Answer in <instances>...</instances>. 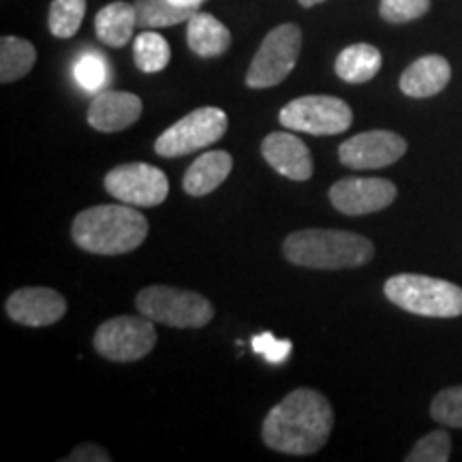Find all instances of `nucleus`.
<instances>
[{
    "instance_id": "2eb2a0df",
    "label": "nucleus",
    "mask_w": 462,
    "mask_h": 462,
    "mask_svg": "<svg viewBox=\"0 0 462 462\" xmlns=\"http://www.w3.org/2000/svg\"><path fill=\"white\" fill-rule=\"evenodd\" d=\"M143 103L137 95L125 90H103L88 107V125L101 133H118L140 120Z\"/></svg>"
},
{
    "instance_id": "423d86ee",
    "label": "nucleus",
    "mask_w": 462,
    "mask_h": 462,
    "mask_svg": "<svg viewBox=\"0 0 462 462\" xmlns=\"http://www.w3.org/2000/svg\"><path fill=\"white\" fill-rule=\"evenodd\" d=\"M302 50V31L296 24H281L265 34L246 71L248 88H273L289 78Z\"/></svg>"
},
{
    "instance_id": "a878e982",
    "label": "nucleus",
    "mask_w": 462,
    "mask_h": 462,
    "mask_svg": "<svg viewBox=\"0 0 462 462\" xmlns=\"http://www.w3.org/2000/svg\"><path fill=\"white\" fill-rule=\"evenodd\" d=\"M430 415L439 424L462 429V385L439 392L430 402Z\"/></svg>"
},
{
    "instance_id": "dca6fc26",
    "label": "nucleus",
    "mask_w": 462,
    "mask_h": 462,
    "mask_svg": "<svg viewBox=\"0 0 462 462\" xmlns=\"http://www.w3.org/2000/svg\"><path fill=\"white\" fill-rule=\"evenodd\" d=\"M449 79H452V67H449L448 58L429 54L418 58L404 69L398 86H401L402 95L411 97V99H429V97L446 90Z\"/></svg>"
},
{
    "instance_id": "4468645a",
    "label": "nucleus",
    "mask_w": 462,
    "mask_h": 462,
    "mask_svg": "<svg viewBox=\"0 0 462 462\" xmlns=\"http://www.w3.org/2000/svg\"><path fill=\"white\" fill-rule=\"evenodd\" d=\"M265 163L289 180L306 182L313 176V157L306 143L289 131H274L262 142Z\"/></svg>"
},
{
    "instance_id": "f3484780",
    "label": "nucleus",
    "mask_w": 462,
    "mask_h": 462,
    "mask_svg": "<svg viewBox=\"0 0 462 462\" xmlns=\"http://www.w3.org/2000/svg\"><path fill=\"white\" fill-rule=\"evenodd\" d=\"M231 170H234V159L229 152L210 150L190 163L187 173H184L182 187L190 198H204L227 180Z\"/></svg>"
},
{
    "instance_id": "f03ea898",
    "label": "nucleus",
    "mask_w": 462,
    "mask_h": 462,
    "mask_svg": "<svg viewBox=\"0 0 462 462\" xmlns=\"http://www.w3.org/2000/svg\"><path fill=\"white\" fill-rule=\"evenodd\" d=\"M71 238L95 255H125L148 238V218L129 204L92 206L73 218Z\"/></svg>"
},
{
    "instance_id": "6e6552de",
    "label": "nucleus",
    "mask_w": 462,
    "mask_h": 462,
    "mask_svg": "<svg viewBox=\"0 0 462 462\" xmlns=\"http://www.w3.org/2000/svg\"><path fill=\"white\" fill-rule=\"evenodd\" d=\"M92 345L97 354L109 362H137L154 349L157 330L148 317L120 315L97 328Z\"/></svg>"
},
{
    "instance_id": "20e7f679",
    "label": "nucleus",
    "mask_w": 462,
    "mask_h": 462,
    "mask_svg": "<svg viewBox=\"0 0 462 462\" xmlns=\"http://www.w3.org/2000/svg\"><path fill=\"white\" fill-rule=\"evenodd\" d=\"M385 298L420 317L452 319L462 315V287L424 274H396L385 281Z\"/></svg>"
},
{
    "instance_id": "393cba45",
    "label": "nucleus",
    "mask_w": 462,
    "mask_h": 462,
    "mask_svg": "<svg viewBox=\"0 0 462 462\" xmlns=\"http://www.w3.org/2000/svg\"><path fill=\"white\" fill-rule=\"evenodd\" d=\"M452 454V439L446 430H432L415 443L407 462H448Z\"/></svg>"
},
{
    "instance_id": "a211bd4d",
    "label": "nucleus",
    "mask_w": 462,
    "mask_h": 462,
    "mask_svg": "<svg viewBox=\"0 0 462 462\" xmlns=\"http://www.w3.org/2000/svg\"><path fill=\"white\" fill-rule=\"evenodd\" d=\"M187 43L199 58H218L229 50L231 32L215 15L198 11L187 22Z\"/></svg>"
},
{
    "instance_id": "bb28decb",
    "label": "nucleus",
    "mask_w": 462,
    "mask_h": 462,
    "mask_svg": "<svg viewBox=\"0 0 462 462\" xmlns=\"http://www.w3.org/2000/svg\"><path fill=\"white\" fill-rule=\"evenodd\" d=\"M107 73L109 67L99 51H88V54L79 56V60L75 62V79H78V84L86 92L101 90L103 84L107 82Z\"/></svg>"
},
{
    "instance_id": "412c9836",
    "label": "nucleus",
    "mask_w": 462,
    "mask_h": 462,
    "mask_svg": "<svg viewBox=\"0 0 462 462\" xmlns=\"http://www.w3.org/2000/svg\"><path fill=\"white\" fill-rule=\"evenodd\" d=\"M37 60V50L31 42L20 37L0 39V82L11 84L31 73Z\"/></svg>"
},
{
    "instance_id": "9d476101",
    "label": "nucleus",
    "mask_w": 462,
    "mask_h": 462,
    "mask_svg": "<svg viewBox=\"0 0 462 462\" xmlns=\"http://www.w3.org/2000/svg\"><path fill=\"white\" fill-rule=\"evenodd\" d=\"M106 190L123 204L135 208L161 206L170 195V180L159 167L125 163L106 176Z\"/></svg>"
},
{
    "instance_id": "f8f14e48",
    "label": "nucleus",
    "mask_w": 462,
    "mask_h": 462,
    "mask_svg": "<svg viewBox=\"0 0 462 462\" xmlns=\"http://www.w3.org/2000/svg\"><path fill=\"white\" fill-rule=\"evenodd\" d=\"M396 184L385 178H343L330 189V201L349 217L373 215L394 204Z\"/></svg>"
},
{
    "instance_id": "cd10ccee",
    "label": "nucleus",
    "mask_w": 462,
    "mask_h": 462,
    "mask_svg": "<svg viewBox=\"0 0 462 462\" xmlns=\"http://www.w3.org/2000/svg\"><path fill=\"white\" fill-rule=\"evenodd\" d=\"M430 0H381L379 15L388 24H407L429 14Z\"/></svg>"
},
{
    "instance_id": "9b49d317",
    "label": "nucleus",
    "mask_w": 462,
    "mask_h": 462,
    "mask_svg": "<svg viewBox=\"0 0 462 462\" xmlns=\"http://www.w3.org/2000/svg\"><path fill=\"white\" fill-rule=\"evenodd\" d=\"M407 152V140L392 131H366L340 143V163L351 170H381L394 165Z\"/></svg>"
},
{
    "instance_id": "6ab92c4d",
    "label": "nucleus",
    "mask_w": 462,
    "mask_h": 462,
    "mask_svg": "<svg viewBox=\"0 0 462 462\" xmlns=\"http://www.w3.org/2000/svg\"><path fill=\"white\" fill-rule=\"evenodd\" d=\"M137 26L135 7L129 3H109L95 17V32L101 43L109 48H125L131 42L133 31Z\"/></svg>"
},
{
    "instance_id": "b1692460",
    "label": "nucleus",
    "mask_w": 462,
    "mask_h": 462,
    "mask_svg": "<svg viewBox=\"0 0 462 462\" xmlns=\"http://www.w3.org/2000/svg\"><path fill=\"white\" fill-rule=\"evenodd\" d=\"M86 15V0H51L48 26L56 39H71L78 34Z\"/></svg>"
},
{
    "instance_id": "7ed1b4c3",
    "label": "nucleus",
    "mask_w": 462,
    "mask_h": 462,
    "mask_svg": "<svg viewBox=\"0 0 462 462\" xmlns=\"http://www.w3.org/2000/svg\"><path fill=\"white\" fill-rule=\"evenodd\" d=\"M287 262L310 270H351L374 257V245L345 229H300L282 245Z\"/></svg>"
},
{
    "instance_id": "ddd939ff",
    "label": "nucleus",
    "mask_w": 462,
    "mask_h": 462,
    "mask_svg": "<svg viewBox=\"0 0 462 462\" xmlns=\"http://www.w3.org/2000/svg\"><path fill=\"white\" fill-rule=\"evenodd\" d=\"M9 319L28 328L58 323L67 313V300L50 287H24L11 293L5 302Z\"/></svg>"
},
{
    "instance_id": "4be33fe9",
    "label": "nucleus",
    "mask_w": 462,
    "mask_h": 462,
    "mask_svg": "<svg viewBox=\"0 0 462 462\" xmlns=\"http://www.w3.org/2000/svg\"><path fill=\"white\" fill-rule=\"evenodd\" d=\"M137 15V26L148 31V28H170L189 22L198 11L184 9L173 5L171 0H135L133 3Z\"/></svg>"
},
{
    "instance_id": "5701e85b",
    "label": "nucleus",
    "mask_w": 462,
    "mask_h": 462,
    "mask_svg": "<svg viewBox=\"0 0 462 462\" xmlns=\"http://www.w3.org/2000/svg\"><path fill=\"white\" fill-rule=\"evenodd\" d=\"M133 58H135V67L142 73H161L170 65V43L159 32L143 31L133 42Z\"/></svg>"
},
{
    "instance_id": "7c9ffc66",
    "label": "nucleus",
    "mask_w": 462,
    "mask_h": 462,
    "mask_svg": "<svg viewBox=\"0 0 462 462\" xmlns=\"http://www.w3.org/2000/svg\"><path fill=\"white\" fill-rule=\"evenodd\" d=\"M173 5H178V7H184V9H195L198 11L201 5L206 3V0H171Z\"/></svg>"
},
{
    "instance_id": "c85d7f7f",
    "label": "nucleus",
    "mask_w": 462,
    "mask_h": 462,
    "mask_svg": "<svg viewBox=\"0 0 462 462\" xmlns=\"http://www.w3.org/2000/svg\"><path fill=\"white\" fill-rule=\"evenodd\" d=\"M253 349H255V354H262L270 364H282L289 357L291 343L289 340H276L270 332H263L253 338Z\"/></svg>"
},
{
    "instance_id": "f257e3e1",
    "label": "nucleus",
    "mask_w": 462,
    "mask_h": 462,
    "mask_svg": "<svg viewBox=\"0 0 462 462\" xmlns=\"http://www.w3.org/2000/svg\"><path fill=\"white\" fill-rule=\"evenodd\" d=\"M334 429V409L321 392L293 390L270 409L262 426V439L270 449L289 456L317 454Z\"/></svg>"
},
{
    "instance_id": "1a4fd4ad",
    "label": "nucleus",
    "mask_w": 462,
    "mask_h": 462,
    "mask_svg": "<svg viewBox=\"0 0 462 462\" xmlns=\"http://www.w3.org/2000/svg\"><path fill=\"white\" fill-rule=\"evenodd\" d=\"M279 120L285 129L309 135H338L354 125V112L338 97L309 95L289 101Z\"/></svg>"
},
{
    "instance_id": "aec40b11",
    "label": "nucleus",
    "mask_w": 462,
    "mask_h": 462,
    "mask_svg": "<svg viewBox=\"0 0 462 462\" xmlns=\"http://www.w3.org/2000/svg\"><path fill=\"white\" fill-rule=\"evenodd\" d=\"M381 65H383V56L374 45L354 43L337 56L334 69H337V75L343 82L364 84L371 82L374 75L381 71Z\"/></svg>"
},
{
    "instance_id": "39448f33",
    "label": "nucleus",
    "mask_w": 462,
    "mask_h": 462,
    "mask_svg": "<svg viewBox=\"0 0 462 462\" xmlns=\"http://www.w3.org/2000/svg\"><path fill=\"white\" fill-rule=\"evenodd\" d=\"M140 315L180 330H198L212 321L215 306L201 293L167 285H150L137 293Z\"/></svg>"
},
{
    "instance_id": "0eeeda50",
    "label": "nucleus",
    "mask_w": 462,
    "mask_h": 462,
    "mask_svg": "<svg viewBox=\"0 0 462 462\" xmlns=\"http://www.w3.org/2000/svg\"><path fill=\"white\" fill-rule=\"evenodd\" d=\"M227 126V114L221 107H198L161 133L154 142V152L163 159L198 152L221 140Z\"/></svg>"
},
{
    "instance_id": "c756f323",
    "label": "nucleus",
    "mask_w": 462,
    "mask_h": 462,
    "mask_svg": "<svg viewBox=\"0 0 462 462\" xmlns=\"http://www.w3.org/2000/svg\"><path fill=\"white\" fill-rule=\"evenodd\" d=\"M112 456L107 454V449H103L97 443H82L67 456L65 462H109Z\"/></svg>"
},
{
    "instance_id": "2f4dec72",
    "label": "nucleus",
    "mask_w": 462,
    "mask_h": 462,
    "mask_svg": "<svg viewBox=\"0 0 462 462\" xmlns=\"http://www.w3.org/2000/svg\"><path fill=\"white\" fill-rule=\"evenodd\" d=\"M300 5H302L304 9H310V7H315V5H321V3H326V0H298Z\"/></svg>"
}]
</instances>
